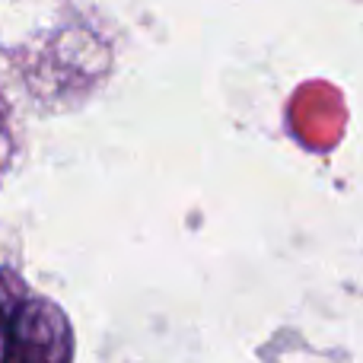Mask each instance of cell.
Wrapping results in <instances>:
<instances>
[{
    "mask_svg": "<svg viewBox=\"0 0 363 363\" xmlns=\"http://www.w3.org/2000/svg\"><path fill=\"white\" fill-rule=\"evenodd\" d=\"M74 332L61 306L0 268V363H70Z\"/></svg>",
    "mask_w": 363,
    "mask_h": 363,
    "instance_id": "obj_1",
    "label": "cell"
}]
</instances>
